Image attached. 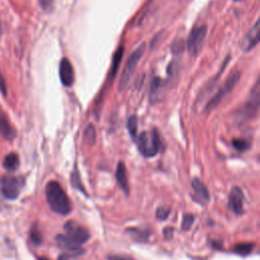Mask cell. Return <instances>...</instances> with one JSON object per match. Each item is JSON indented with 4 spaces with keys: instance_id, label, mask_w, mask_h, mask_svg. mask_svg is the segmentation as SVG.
I'll return each mask as SVG.
<instances>
[{
    "instance_id": "1",
    "label": "cell",
    "mask_w": 260,
    "mask_h": 260,
    "mask_svg": "<svg viewBox=\"0 0 260 260\" xmlns=\"http://www.w3.org/2000/svg\"><path fill=\"white\" fill-rule=\"evenodd\" d=\"M45 193L47 202L54 212L60 215H67L71 212L70 200L57 181H50L46 186Z\"/></svg>"
},
{
    "instance_id": "2",
    "label": "cell",
    "mask_w": 260,
    "mask_h": 260,
    "mask_svg": "<svg viewBox=\"0 0 260 260\" xmlns=\"http://www.w3.org/2000/svg\"><path fill=\"white\" fill-rule=\"evenodd\" d=\"M137 148L145 157H152L157 154L160 149V138L156 129L143 131L136 136Z\"/></svg>"
},
{
    "instance_id": "3",
    "label": "cell",
    "mask_w": 260,
    "mask_h": 260,
    "mask_svg": "<svg viewBox=\"0 0 260 260\" xmlns=\"http://www.w3.org/2000/svg\"><path fill=\"white\" fill-rule=\"evenodd\" d=\"M240 77H241L240 71H237V70L233 71L228 76V78L222 83V85L219 87V89L216 91V93L209 100V102L207 103V105L205 107V111L210 112L216 106H218L220 104V102L236 87V85L238 84V82L240 80Z\"/></svg>"
},
{
    "instance_id": "4",
    "label": "cell",
    "mask_w": 260,
    "mask_h": 260,
    "mask_svg": "<svg viewBox=\"0 0 260 260\" xmlns=\"http://www.w3.org/2000/svg\"><path fill=\"white\" fill-rule=\"evenodd\" d=\"M23 185H24V179L20 176L4 175L0 180L1 192L3 196L8 200L16 199Z\"/></svg>"
},
{
    "instance_id": "5",
    "label": "cell",
    "mask_w": 260,
    "mask_h": 260,
    "mask_svg": "<svg viewBox=\"0 0 260 260\" xmlns=\"http://www.w3.org/2000/svg\"><path fill=\"white\" fill-rule=\"evenodd\" d=\"M144 50H145V45L142 44L140 45L131 55L130 57L128 58L125 66H124V69H123V72L121 74V78H120V81H119V90H124L129 81H130V78L139 62V60L141 59L143 53H144Z\"/></svg>"
},
{
    "instance_id": "6",
    "label": "cell",
    "mask_w": 260,
    "mask_h": 260,
    "mask_svg": "<svg viewBox=\"0 0 260 260\" xmlns=\"http://www.w3.org/2000/svg\"><path fill=\"white\" fill-rule=\"evenodd\" d=\"M207 34V26L205 24L196 26L190 32L187 40V49L191 56L195 57L202 49L205 37Z\"/></svg>"
},
{
    "instance_id": "7",
    "label": "cell",
    "mask_w": 260,
    "mask_h": 260,
    "mask_svg": "<svg viewBox=\"0 0 260 260\" xmlns=\"http://www.w3.org/2000/svg\"><path fill=\"white\" fill-rule=\"evenodd\" d=\"M64 231L65 235L75 242L76 244L82 246L85 242L88 241L89 239V233L88 231L80 225L78 222L75 220H68L64 223Z\"/></svg>"
},
{
    "instance_id": "8",
    "label": "cell",
    "mask_w": 260,
    "mask_h": 260,
    "mask_svg": "<svg viewBox=\"0 0 260 260\" xmlns=\"http://www.w3.org/2000/svg\"><path fill=\"white\" fill-rule=\"evenodd\" d=\"M251 93L252 94H251V98L248 101V103H246L238 111L237 117L242 121L253 118L258 112V107H259V84H258V81L256 82Z\"/></svg>"
},
{
    "instance_id": "9",
    "label": "cell",
    "mask_w": 260,
    "mask_h": 260,
    "mask_svg": "<svg viewBox=\"0 0 260 260\" xmlns=\"http://www.w3.org/2000/svg\"><path fill=\"white\" fill-rule=\"evenodd\" d=\"M244 194L240 187L234 186L229 196V208L236 215H242L244 213Z\"/></svg>"
},
{
    "instance_id": "10",
    "label": "cell",
    "mask_w": 260,
    "mask_h": 260,
    "mask_svg": "<svg viewBox=\"0 0 260 260\" xmlns=\"http://www.w3.org/2000/svg\"><path fill=\"white\" fill-rule=\"evenodd\" d=\"M55 240L57 244L65 251V253L79 257L85 252V250L80 245L70 240L66 235H57L55 237Z\"/></svg>"
},
{
    "instance_id": "11",
    "label": "cell",
    "mask_w": 260,
    "mask_h": 260,
    "mask_svg": "<svg viewBox=\"0 0 260 260\" xmlns=\"http://www.w3.org/2000/svg\"><path fill=\"white\" fill-rule=\"evenodd\" d=\"M59 76L62 84L69 87L74 82V70L67 58H62L59 65Z\"/></svg>"
},
{
    "instance_id": "12",
    "label": "cell",
    "mask_w": 260,
    "mask_h": 260,
    "mask_svg": "<svg viewBox=\"0 0 260 260\" xmlns=\"http://www.w3.org/2000/svg\"><path fill=\"white\" fill-rule=\"evenodd\" d=\"M259 42V20L255 22L252 28L246 34L242 42V50L244 52H249L256 47Z\"/></svg>"
},
{
    "instance_id": "13",
    "label": "cell",
    "mask_w": 260,
    "mask_h": 260,
    "mask_svg": "<svg viewBox=\"0 0 260 260\" xmlns=\"http://www.w3.org/2000/svg\"><path fill=\"white\" fill-rule=\"evenodd\" d=\"M192 189L194 191L196 201L201 204H205L210 201V194L207 187L198 178H194L192 180Z\"/></svg>"
},
{
    "instance_id": "14",
    "label": "cell",
    "mask_w": 260,
    "mask_h": 260,
    "mask_svg": "<svg viewBox=\"0 0 260 260\" xmlns=\"http://www.w3.org/2000/svg\"><path fill=\"white\" fill-rule=\"evenodd\" d=\"M0 134L6 140H13L16 136V131L10 124L5 113L0 112Z\"/></svg>"
},
{
    "instance_id": "15",
    "label": "cell",
    "mask_w": 260,
    "mask_h": 260,
    "mask_svg": "<svg viewBox=\"0 0 260 260\" xmlns=\"http://www.w3.org/2000/svg\"><path fill=\"white\" fill-rule=\"evenodd\" d=\"M166 82L159 77H153L151 84H150V91H149V99L152 103H156L162 98V93L165 91Z\"/></svg>"
},
{
    "instance_id": "16",
    "label": "cell",
    "mask_w": 260,
    "mask_h": 260,
    "mask_svg": "<svg viewBox=\"0 0 260 260\" xmlns=\"http://www.w3.org/2000/svg\"><path fill=\"white\" fill-rule=\"evenodd\" d=\"M116 180L120 186V188L124 191L126 195L129 194V184L127 179V172L126 167L123 161H119L116 170Z\"/></svg>"
},
{
    "instance_id": "17",
    "label": "cell",
    "mask_w": 260,
    "mask_h": 260,
    "mask_svg": "<svg viewBox=\"0 0 260 260\" xmlns=\"http://www.w3.org/2000/svg\"><path fill=\"white\" fill-rule=\"evenodd\" d=\"M133 240H135L136 242H146L150 235L151 232L148 230H143V229H139V228H135V226H131V228H127L125 231Z\"/></svg>"
},
{
    "instance_id": "18",
    "label": "cell",
    "mask_w": 260,
    "mask_h": 260,
    "mask_svg": "<svg viewBox=\"0 0 260 260\" xmlns=\"http://www.w3.org/2000/svg\"><path fill=\"white\" fill-rule=\"evenodd\" d=\"M123 54H124V48L122 46H120L115 54H114V57H113V62H112V67H111V71H110V80H113V78L115 77L116 73H117V70L119 68V65L122 61V58H123Z\"/></svg>"
},
{
    "instance_id": "19",
    "label": "cell",
    "mask_w": 260,
    "mask_h": 260,
    "mask_svg": "<svg viewBox=\"0 0 260 260\" xmlns=\"http://www.w3.org/2000/svg\"><path fill=\"white\" fill-rule=\"evenodd\" d=\"M3 167L7 171H15L19 167V157L15 152L8 153L3 159Z\"/></svg>"
},
{
    "instance_id": "20",
    "label": "cell",
    "mask_w": 260,
    "mask_h": 260,
    "mask_svg": "<svg viewBox=\"0 0 260 260\" xmlns=\"http://www.w3.org/2000/svg\"><path fill=\"white\" fill-rule=\"evenodd\" d=\"M255 248L254 243H240L234 247V252L240 256H248Z\"/></svg>"
},
{
    "instance_id": "21",
    "label": "cell",
    "mask_w": 260,
    "mask_h": 260,
    "mask_svg": "<svg viewBox=\"0 0 260 260\" xmlns=\"http://www.w3.org/2000/svg\"><path fill=\"white\" fill-rule=\"evenodd\" d=\"M70 182H71V185L72 187H74L75 189H77L78 191L82 192L85 196H88L87 195V192L86 190L84 189L82 183H81V180H80V176H79V173L78 171L75 169L74 171H72L71 173V176H70Z\"/></svg>"
},
{
    "instance_id": "22",
    "label": "cell",
    "mask_w": 260,
    "mask_h": 260,
    "mask_svg": "<svg viewBox=\"0 0 260 260\" xmlns=\"http://www.w3.org/2000/svg\"><path fill=\"white\" fill-rule=\"evenodd\" d=\"M29 239H30V242L35 245V246H39L42 244L43 242V237H42V234H41V231L39 230V226L37 223H35L30 231H29Z\"/></svg>"
},
{
    "instance_id": "23",
    "label": "cell",
    "mask_w": 260,
    "mask_h": 260,
    "mask_svg": "<svg viewBox=\"0 0 260 260\" xmlns=\"http://www.w3.org/2000/svg\"><path fill=\"white\" fill-rule=\"evenodd\" d=\"M137 126H138L137 117L135 115L130 116L127 120V129H128V132H129V134L131 135V137L133 139H135L136 136H137V128H138Z\"/></svg>"
},
{
    "instance_id": "24",
    "label": "cell",
    "mask_w": 260,
    "mask_h": 260,
    "mask_svg": "<svg viewBox=\"0 0 260 260\" xmlns=\"http://www.w3.org/2000/svg\"><path fill=\"white\" fill-rule=\"evenodd\" d=\"M233 146L236 150L238 151H246L250 148V142H248L247 140L243 139V138H236V139H233Z\"/></svg>"
},
{
    "instance_id": "25",
    "label": "cell",
    "mask_w": 260,
    "mask_h": 260,
    "mask_svg": "<svg viewBox=\"0 0 260 260\" xmlns=\"http://www.w3.org/2000/svg\"><path fill=\"white\" fill-rule=\"evenodd\" d=\"M84 140L88 144H93L95 141V129L93 125L89 124L84 130Z\"/></svg>"
},
{
    "instance_id": "26",
    "label": "cell",
    "mask_w": 260,
    "mask_h": 260,
    "mask_svg": "<svg viewBox=\"0 0 260 260\" xmlns=\"http://www.w3.org/2000/svg\"><path fill=\"white\" fill-rule=\"evenodd\" d=\"M171 213V208L168 207V206H165V205H161L159 207L156 208L155 210V217L159 220H165L169 217Z\"/></svg>"
},
{
    "instance_id": "27",
    "label": "cell",
    "mask_w": 260,
    "mask_h": 260,
    "mask_svg": "<svg viewBox=\"0 0 260 260\" xmlns=\"http://www.w3.org/2000/svg\"><path fill=\"white\" fill-rule=\"evenodd\" d=\"M194 222V215L191 213H186L183 215L182 220V230L183 231H189Z\"/></svg>"
},
{
    "instance_id": "28",
    "label": "cell",
    "mask_w": 260,
    "mask_h": 260,
    "mask_svg": "<svg viewBox=\"0 0 260 260\" xmlns=\"http://www.w3.org/2000/svg\"><path fill=\"white\" fill-rule=\"evenodd\" d=\"M184 47H185V45H184L183 40H178V41H176V42L173 44V46H172V51H173L174 53H181V52L184 50Z\"/></svg>"
},
{
    "instance_id": "29",
    "label": "cell",
    "mask_w": 260,
    "mask_h": 260,
    "mask_svg": "<svg viewBox=\"0 0 260 260\" xmlns=\"http://www.w3.org/2000/svg\"><path fill=\"white\" fill-rule=\"evenodd\" d=\"M41 7L45 10V11H51L53 8V4H54V0H39Z\"/></svg>"
},
{
    "instance_id": "30",
    "label": "cell",
    "mask_w": 260,
    "mask_h": 260,
    "mask_svg": "<svg viewBox=\"0 0 260 260\" xmlns=\"http://www.w3.org/2000/svg\"><path fill=\"white\" fill-rule=\"evenodd\" d=\"M108 260H134L131 256L128 255H117V254H111L107 256Z\"/></svg>"
},
{
    "instance_id": "31",
    "label": "cell",
    "mask_w": 260,
    "mask_h": 260,
    "mask_svg": "<svg viewBox=\"0 0 260 260\" xmlns=\"http://www.w3.org/2000/svg\"><path fill=\"white\" fill-rule=\"evenodd\" d=\"M0 92L6 96L7 94V86H6V81H5V78L3 76V74L1 73L0 71Z\"/></svg>"
},
{
    "instance_id": "32",
    "label": "cell",
    "mask_w": 260,
    "mask_h": 260,
    "mask_svg": "<svg viewBox=\"0 0 260 260\" xmlns=\"http://www.w3.org/2000/svg\"><path fill=\"white\" fill-rule=\"evenodd\" d=\"M78 256H74L68 253H63L58 257V260H78Z\"/></svg>"
},
{
    "instance_id": "33",
    "label": "cell",
    "mask_w": 260,
    "mask_h": 260,
    "mask_svg": "<svg viewBox=\"0 0 260 260\" xmlns=\"http://www.w3.org/2000/svg\"><path fill=\"white\" fill-rule=\"evenodd\" d=\"M173 233H174V229L172 226H167L162 231V234L165 236L166 239H170L173 237Z\"/></svg>"
},
{
    "instance_id": "34",
    "label": "cell",
    "mask_w": 260,
    "mask_h": 260,
    "mask_svg": "<svg viewBox=\"0 0 260 260\" xmlns=\"http://www.w3.org/2000/svg\"><path fill=\"white\" fill-rule=\"evenodd\" d=\"M39 260H49L48 258H46V257H40L39 258Z\"/></svg>"
},
{
    "instance_id": "35",
    "label": "cell",
    "mask_w": 260,
    "mask_h": 260,
    "mask_svg": "<svg viewBox=\"0 0 260 260\" xmlns=\"http://www.w3.org/2000/svg\"><path fill=\"white\" fill-rule=\"evenodd\" d=\"M0 34H1V25H0Z\"/></svg>"
},
{
    "instance_id": "36",
    "label": "cell",
    "mask_w": 260,
    "mask_h": 260,
    "mask_svg": "<svg viewBox=\"0 0 260 260\" xmlns=\"http://www.w3.org/2000/svg\"><path fill=\"white\" fill-rule=\"evenodd\" d=\"M236 1H241V0H236Z\"/></svg>"
}]
</instances>
